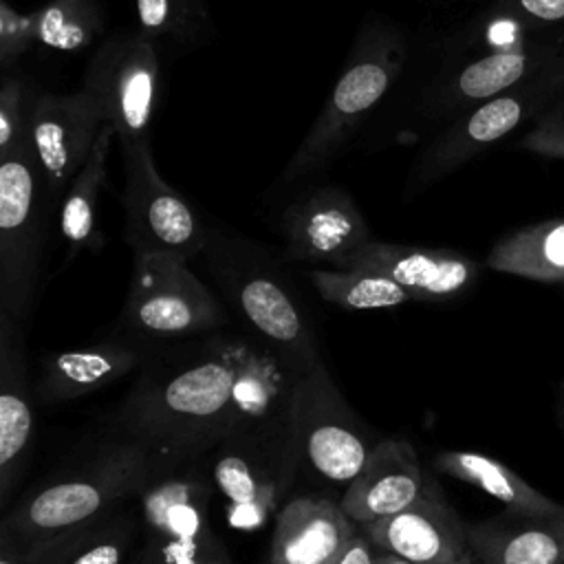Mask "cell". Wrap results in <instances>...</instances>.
<instances>
[{
    "instance_id": "cell-1",
    "label": "cell",
    "mask_w": 564,
    "mask_h": 564,
    "mask_svg": "<svg viewBox=\"0 0 564 564\" xmlns=\"http://www.w3.org/2000/svg\"><path fill=\"white\" fill-rule=\"evenodd\" d=\"M253 341L212 339L152 364L117 412L123 434L161 465L194 463L240 423L238 390Z\"/></svg>"
},
{
    "instance_id": "cell-2",
    "label": "cell",
    "mask_w": 564,
    "mask_h": 564,
    "mask_svg": "<svg viewBox=\"0 0 564 564\" xmlns=\"http://www.w3.org/2000/svg\"><path fill=\"white\" fill-rule=\"evenodd\" d=\"M159 467L161 460L143 443L123 434L70 474L18 500L4 511L0 531L31 551L139 498Z\"/></svg>"
},
{
    "instance_id": "cell-3",
    "label": "cell",
    "mask_w": 564,
    "mask_h": 564,
    "mask_svg": "<svg viewBox=\"0 0 564 564\" xmlns=\"http://www.w3.org/2000/svg\"><path fill=\"white\" fill-rule=\"evenodd\" d=\"M408 55V35L397 24L381 18L364 20L333 93L282 172L284 183L326 170L344 152L394 86Z\"/></svg>"
},
{
    "instance_id": "cell-4",
    "label": "cell",
    "mask_w": 564,
    "mask_h": 564,
    "mask_svg": "<svg viewBox=\"0 0 564 564\" xmlns=\"http://www.w3.org/2000/svg\"><path fill=\"white\" fill-rule=\"evenodd\" d=\"M205 251H209V264L240 315L295 375L322 361L311 322L280 273L269 264L267 253L242 238L229 236H209Z\"/></svg>"
},
{
    "instance_id": "cell-5",
    "label": "cell",
    "mask_w": 564,
    "mask_h": 564,
    "mask_svg": "<svg viewBox=\"0 0 564 564\" xmlns=\"http://www.w3.org/2000/svg\"><path fill=\"white\" fill-rule=\"evenodd\" d=\"M209 454L212 482L227 522L238 531L267 524L302 465L295 430L236 425Z\"/></svg>"
},
{
    "instance_id": "cell-6",
    "label": "cell",
    "mask_w": 564,
    "mask_h": 564,
    "mask_svg": "<svg viewBox=\"0 0 564 564\" xmlns=\"http://www.w3.org/2000/svg\"><path fill=\"white\" fill-rule=\"evenodd\" d=\"M194 467L161 465L139 496L143 564H234L209 520L212 487Z\"/></svg>"
},
{
    "instance_id": "cell-7",
    "label": "cell",
    "mask_w": 564,
    "mask_h": 564,
    "mask_svg": "<svg viewBox=\"0 0 564 564\" xmlns=\"http://www.w3.org/2000/svg\"><path fill=\"white\" fill-rule=\"evenodd\" d=\"M564 101V68L560 57L535 77L460 112L414 159L408 172V194H416L447 176L485 148L498 143L527 121Z\"/></svg>"
},
{
    "instance_id": "cell-8",
    "label": "cell",
    "mask_w": 564,
    "mask_h": 564,
    "mask_svg": "<svg viewBox=\"0 0 564 564\" xmlns=\"http://www.w3.org/2000/svg\"><path fill=\"white\" fill-rule=\"evenodd\" d=\"M0 159V311L24 322L37 293L51 212L29 143Z\"/></svg>"
},
{
    "instance_id": "cell-9",
    "label": "cell",
    "mask_w": 564,
    "mask_h": 564,
    "mask_svg": "<svg viewBox=\"0 0 564 564\" xmlns=\"http://www.w3.org/2000/svg\"><path fill=\"white\" fill-rule=\"evenodd\" d=\"M293 427L302 463L330 485L348 487L377 445L322 361L295 379Z\"/></svg>"
},
{
    "instance_id": "cell-10",
    "label": "cell",
    "mask_w": 564,
    "mask_h": 564,
    "mask_svg": "<svg viewBox=\"0 0 564 564\" xmlns=\"http://www.w3.org/2000/svg\"><path fill=\"white\" fill-rule=\"evenodd\" d=\"M132 278L123 324L141 339H178L225 322L214 293L187 269V260L165 253H132Z\"/></svg>"
},
{
    "instance_id": "cell-11",
    "label": "cell",
    "mask_w": 564,
    "mask_h": 564,
    "mask_svg": "<svg viewBox=\"0 0 564 564\" xmlns=\"http://www.w3.org/2000/svg\"><path fill=\"white\" fill-rule=\"evenodd\" d=\"M82 90L121 143L148 139L161 95L156 40L143 29L110 35L93 55Z\"/></svg>"
},
{
    "instance_id": "cell-12",
    "label": "cell",
    "mask_w": 564,
    "mask_h": 564,
    "mask_svg": "<svg viewBox=\"0 0 564 564\" xmlns=\"http://www.w3.org/2000/svg\"><path fill=\"white\" fill-rule=\"evenodd\" d=\"M123 238L132 253H165L181 260L205 251L209 234L189 203L159 174L150 141L121 143Z\"/></svg>"
},
{
    "instance_id": "cell-13",
    "label": "cell",
    "mask_w": 564,
    "mask_h": 564,
    "mask_svg": "<svg viewBox=\"0 0 564 564\" xmlns=\"http://www.w3.org/2000/svg\"><path fill=\"white\" fill-rule=\"evenodd\" d=\"M101 126V112L84 90L73 95L29 90L26 143L42 172L51 214L86 163Z\"/></svg>"
},
{
    "instance_id": "cell-14",
    "label": "cell",
    "mask_w": 564,
    "mask_h": 564,
    "mask_svg": "<svg viewBox=\"0 0 564 564\" xmlns=\"http://www.w3.org/2000/svg\"><path fill=\"white\" fill-rule=\"evenodd\" d=\"M562 51L555 42L489 48L452 70L438 73L421 90L416 115L423 121L449 123L460 112L546 70L557 62Z\"/></svg>"
},
{
    "instance_id": "cell-15",
    "label": "cell",
    "mask_w": 564,
    "mask_h": 564,
    "mask_svg": "<svg viewBox=\"0 0 564 564\" xmlns=\"http://www.w3.org/2000/svg\"><path fill=\"white\" fill-rule=\"evenodd\" d=\"M286 258L326 262L339 269L372 240L355 198L337 185L317 187L295 198L280 218Z\"/></svg>"
},
{
    "instance_id": "cell-16",
    "label": "cell",
    "mask_w": 564,
    "mask_h": 564,
    "mask_svg": "<svg viewBox=\"0 0 564 564\" xmlns=\"http://www.w3.org/2000/svg\"><path fill=\"white\" fill-rule=\"evenodd\" d=\"M361 529L379 551L412 564H480L469 546L467 524L441 489Z\"/></svg>"
},
{
    "instance_id": "cell-17",
    "label": "cell",
    "mask_w": 564,
    "mask_h": 564,
    "mask_svg": "<svg viewBox=\"0 0 564 564\" xmlns=\"http://www.w3.org/2000/svg\"><path fill=\"white\" fill-rule=\"evenodd\" d=\"M339 269L377 271L401 284L414 300L443 302L467 293L480 267L454 249H432L370 240Z\"/></svg>"
},
{
    "instance_id": "cell-18",
    "label": "cell",
    "mask_w": 564,
    "mask_h": 564,
    "mask_svg": "<svg viewBox=\"0 0 564 564\" xmlns=\"http://www.w3.org/2000/svg\"><path fill=\"white\" fill-rule=\"evenodd\" d=\"M438 487L425 476L414 447L403 438L379 441L341 496L344 513L359 527L390 518Z\"/></svg>"
},
{
    "instance_id": "cell-19",
    "label": "cell",
    "mask_w": 564,
    "mask_h": 564,
    "mask_svg": "<svg viewBox=\"0 0 564 564\" xmlns=\"http://www.w3.org/2000/svg\"><path fill=\"white\" fill-rule=\"evenodd\" d=\"M33 441V408L24 357L22 322L0 311V507L26 467Z\"/></svg>"
},
{
    "instance_id": "cell-20",
    "label": "cell",
    "mask_w": 564,
    "mask_h": 564,
    "mask_svg": "<svg viewBox=\"0 0 564 564\" xmlns=\"http://www.w3.org/2000/svg\"><path fill=\"white\" fill-rule=\"evenodd\" d=\"M355 533L341 505L315 496L293 498L275 516L271 564H333Z\"/></svg>"
},
{
    "instance_id": "cell-21",
    "label": "cell",
    "mask_w": 564,
    "mask_h": 564,
    "mask_svg": "<svg viewBox=\"0 0 564 564\" xmlns=\"http://www.w3.org/2000/svg\"><path fill=\"white\" fill-rule=\"evenodd\" d=\"M467 540L480 564H562L564 507L542 516H500L467 524Z\"/></svg>"
},
{
    "instance_id": "cell-22",
    "label": "cell",
    "mask_w": 564,
    "mask_h": 564,
    "mask_svg": "<svg viewBox=\"0 0 564 564\" xmlns=\"http://www.w3.org/2000/svg\"><path fill=\"white\" fill-rule=\"evenodd\" d=\"M143 350L134 341L106 339L86 348L48 355L42 364L35 394L44 403H59L90 394L137 368Z\"/></svg>"
},
{
    "instance_id": "cell-23",
    "label": "cell",
    "mask_w": 564,
    "mask_h": 564,
    "mask_svg": "<svg viewBox=\"0 0 564 564\" xmlns=\"http://www.w3.org/2000/svg\"><path fill=\"white\" fill-rule=\"evenodd\" d=\"M137 533H141V518L121 505L51 542L22 551L29 564H123Z\"/></svg>"
},
{
    "instance_id": "cell-24",
    "label": "cell",
    "mask_w": 564,
    "mask_h": 564,
    "mask_svg": "<svg viewBox=\"0 0 564 564\" xmlns=\"http://www.w3.org/2000/svg\"><path fill=\"white\" fill-rule=\"evenodd\" d=\"M432 465L436 471L485 491L487 496L498 500L509 513L542 516L560 511L564 507L546 498L505 463L480 452L445 449L434 456Z\"/></svg>"
},
{
    "instance_id": "cell-25",
    "label": "cell",
    "mask_w": 564,
    "mask_h": 564,
    "mask_svg": "<svg viewBox=\"0 0 564 564\" xmlns=\"http://www.w3.org/2000/svg\"><path fill=\"white\" fill-rule=\"evenodd\" d=\"M487 267L535 282L564 284V218L527 225L500 238Z\"/></svg>"
},
{
    "instance_id": "cell-26",
    "label": "cell",
    "mask_w": 564,
    "mask_h": 564,
    "mask_svg": "<svg viewBox=\"0 0 564 564\" xmlns=\"http://www.w3.org/2000/svg\"><path fill=\"white\" fill-rule=\"evenodd\" d=\"M112 137H117L115 128L110 123H104L86 163L75 174L62 198L59 231L66 242V262L73 260L79 249L90 247L95 238L97 200L106 183V163Z\"/></svg>"
},
{
    "instance_id": "cell-27",
    "label": "cell",
    "mask_w": 564,
    "mask_h": 564,
    "mask_svg": "<svg viewBox=\"0 0 564 564\" xmlns=\"http://www.w3.org/2000/svg\"><path fill=\"white\" fill-rule=\"evenodd\" d=\"M308 280L326 302L346 311L397 308L414 300L401 284L377 271L313 269Z\"/></svg>"
},
{
    "instance_id": "cell-28",
    "label": "cell",
    "mask_w": 564,
    "mask_h": 564,
    "mask_svg": "<svg viewBox=\"0 0 564 564\" xmlns=\"http://www.w3.org/2000/svg\"><path fill=\"white\" fill-rule=\"evenodd\" d=\"M104 18L95 0H51L37 9V44L75 53L93 44Z\"/></svg>"
},
{
    "instance_id": "cell-29",
    "label": "cell",
    "mask_w": 564,
    "mask_h": 564,
    "mask_svg": "<svg viewBox=\"0 0 564 564\" xmlns=\"http://www.w3.org/2000/svg\"><path fill=\"white\" fill-rule=\"evenodd\" d=\"M134 7L139 26L154 40L192 46L212 33L207 0H134Z\"/></svg>"
},
{
    "instance_id": "cell-30",
    "label": "cell",
    "mask_w": 564,
    "mask_h": 564,
    "mask_svg": "<svg viewBox=\"0 0 564 564\" xmlns=\"http://www.w3.org/2000/svg\"><path fill=\"white\" fill-rule=\"evenodd\" d=\"M26 104L29 88L20 75L4 73L0 86V154L26 143Z\"/></svg>"
},
{
    "instance_id": "cell-31",
    "label": "cell",
    "mask_w": 564,
    "mask_h": 564,
    "mask_svg": "<svg viewBox=\"0 0 564 564\" xmlns=\"http://www.w3.org/2000/svg\"><path fill=\"white\" fill-rule=\"evenodd\" d=\"M37 44V11L20 13L7 0L0 2V66L9 73L18 59Z\"/></svg>"
},
{
    "instance_id": "cell-32",
    "label": "cell",
    "mask_w": 564,
    "mask_h": 564,
    "mask_svg": "<svg viewBox=\"0 0 564 564\" xmlns=\"http://www.w3.org/2000/svg\"><path fill=\"white\" fill-rule=\"evenodd\" d=\"M518 143L533 154L564 159V101L540 115Z\"/></svg>"
},
{
    "instance_id": "cell-33",
    "label": "cell",
    "mask_w": 564,
    "mask_h": 564,
    "mask_svg": "<svg viewBox=\"0 0 564 564\" xmlns=\"http://www.w3.org/2000/svg\"><path fill=\"white\" fill-rule=\"evenodd\" d=\"M491 11L529 31L564 22V0H496Z\"/></svg>"
},
{
    "instance_id": "cell-34",
    "label": "cell",
    "mask_w": 564,
    "mask_h": 564,
    "mask_svg": "<svg viewBox=\"0 0 564 564\" xmlns=\"http://www.w3.org/2000/svg\"><path fill=\"white\" fill-rule=\"evenodd\" d=\"M333 564H377V546L366 533H355Z\"/></svg>"
},
{
    "instance_id": "cell-35",
    "label": "cell",
    "mask_w": 564,
    "mask_h": 564,
    "mask_svg": "<svg viewBox=\"0 0 564 564\" xmlns=\"http://www.w3.org/2000/svg\"><path fill=\"white\" fill-rule=\"evenodd\" d=\"M0 564H29L22 546L4 531H0Z\"/></svg>"
},
{
    "instance_id": "cell-36",
    "label": "cell",
    "mask_w": 564,
    "mask_h": 564,
    "mask_svg": "<svg viewBox=\"0 0 564 564\" xmlns=\"http://www.w3.org/2000/svg\"><path fill=\"white\" fill-rule=\"evenodd\" d=\"M377 564H412V562L401 560V557H397V555H392V553H386V551H379V549H377Z\"/></svg>"
},
{
    "instance_id": "cell-37",
    "label": "cell",
    "mask_w": 564,
    "mask_h": 564,
    "mask_svg": "<svg viewBox=\"0 0 564 564\" xmlns=\"http://www.w3.org/2000/svg\"><path fill=\"white\" fill-rule=\"evenodd\" d=\"M557 416H560V423H562V427H564V392H562V397H560V405H557Z\"/></svg>"
},
{
    "instance_id": "cell-38",
    "label": "cell",
    "mask_w": 564,
    "mask_h": 564,
    "mask_svg": "<svg viewBox=\"0 0 564 564\" xmlns=\"http://www.w3.org/2000/svg\"><path fill=\"white\" fill-rule=\"evenodd\" d=\"M130 564H143V560H141V555H139V553H137V557H134V560H132V562H130Z\"/></svg>"
},
{
    "instance_id": "cell-39",
    "label": "cell",
    "mask_w": 564,
    "mask_h": 564,
    "mask_svg": "<svg viewBox=\"0 0 564 564\" xmlns=\"http://www.w3.org/2000/svg\"><path fill=\"white\" fill-rule=\"evenodd\" d=\"M560 64H562V68H564V51H562V55H560Z\"/></svg>"
},
{
    "instance_id": "cell-40",
    "label": "cell",
    "mask_w": 564,
    "mask_h": 564,
    "mask_svg": "<svg viewBox=\"0 0 564 564\" xmlns=\"http://www.w3.org/2000/svg\"><path fill=\"white\" fill-rule=\"evenodd\" d=\"M562 564H564V562H562Z\"/></svg>"
}]
</instances>
